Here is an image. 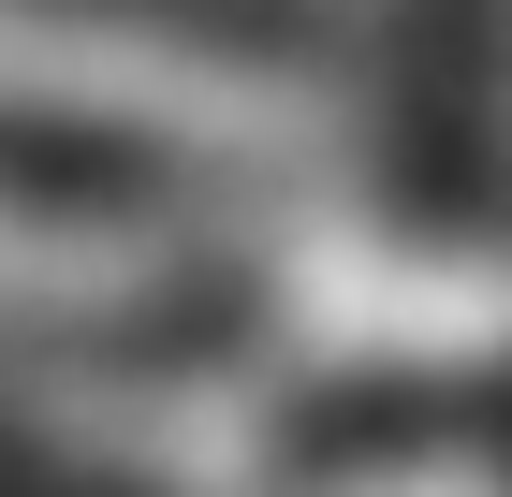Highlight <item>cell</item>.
<instances>
[{"label":"cell","instance_id":"6da1fadb","mask_svg":"<svg viewBox=\"0 0 512 497\" xmlns=\"http://www.w3.org/2000/svg\"><path fill=\"white\" fill-rule=\"evenodd\" d=\"M469 439H512L498 381H395V395H322L308 454H469Z\"/></svg>","mask_w":512,"mask_h":497},{"label":"cell","instance_id":"7a4b0ae2","mask_svg":"<svg viewBox=\"0 0 512 497\" xmlns=\"http://www.w3.org/2000/svg\"><path fill=\"white\" fill-rule=\"evenodd\" d=\"M0 497H147V483H118V468H88V454H59V439H15V424H0Z\"/></svg>","mask_w":512,"mask_h":497}]
</instances>
